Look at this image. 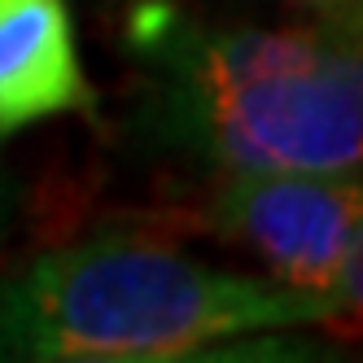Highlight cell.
Here are the masks:
<instances>
[{"label": "cell", "instance_id": "cell-1", "mask_svg": "<svg viewBox=\"0 0 363 363\" xmlns=\"http://www.w3.org/2000/svg\"><path fill=\"white\" fill-rule=\"evenodd\" d=\"M158 136L219 175H359V18L215 31L171 9L136 18Z\"/></svg>", "mask_w": 363, "mask_h": 363}, {"label": "cell", "instance_id": "cell-2", "mask_svg": "<svg viewBox=\"0 0 363 363\" xmlns=\"http://www.w3.org/2000/svg\"><path fill=\"white\" fill-rule=\"evenodd\" d=\"M337 315L333 298L211 267L171 241L101 232L0 284V359L162 363Z\"/></svg>", "mask_w": 363, "mask_h": 363}, {"label": "cell", "instance_id": "cell-3", "mask_svg": "<svg viewBox=\"0 0 363 363\" xmlns=\"http://www.w3.org/2000/svg\"><path fill=\"white\" fill-rule=\"evenodd\" d=\"M359 175H223L211 206V228L250 250L276 284L333 298L350 320L359 315Z\"/></svg>", "mask_w": 363, "mask_h": 363}, {"label": "cell", "instance_id": "cell-4", "mask_svg": "<svg viewBox=\"0 0 363 363\" xmlns=\"http://www.w3.org/2000/svg\"><path fill=\"white\" fill-rule=\"evenodd\" d=\"M88 106L66 0H0V140Z\"/></svg>", "mask_w": 363, "mask_h": 363}, {"label": "cell", "instance_id": "cell-5", "mask_svg": "<svg viewBox=\"0 0 363 363\" xmlns=\"http://www.w3.org/2000/svg\"><path fill=\"white\" fill-rule=\"evenodd\" d=\"M284 5H298L311 18H359V0H284Z\"/></svg>", "mask_w": 363, "mask_h": 363}, {"label": "cell", "instance_id": "cell-6", "mask_svg": "<svg viewBox=\"0 0 363 363\" xmlns=\"http://www.w3.org/2000/svg\"><path fill=\"white\" fill-rule=\"evenodd\" d=\"M9 219H13V189H9V179L0 175V245H5V232H9Z\"/></svg>", "mask_w": 363, "mask_h": 363}]
</instances>
